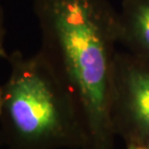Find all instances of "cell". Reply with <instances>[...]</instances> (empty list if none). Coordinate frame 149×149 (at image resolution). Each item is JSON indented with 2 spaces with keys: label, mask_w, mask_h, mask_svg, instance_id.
<instances>
[{
  "label": "cell",
  "mask_w": 149,
  "mask_h": 149,
  "mask_svg": "<svg viewBox=\"0 0 149 149\" xmlns=\"http://www.w3.org/2000/svg\"><path fill=\"white\" fill-rule=\"evenodd\" d=\"M125 145H126V149H149V145H146V144L128 143Z\"/></svg>",
  "instance_id": "cell-5"
},
{
  "label": "cell",
  "mask_w": 149,
  "mask_h": 149,
  "mask_svg": "<svg viewBox=\"0 0 149 149\" xmlns=\"http://www.w3.org/2000/svg\"><path fill=\"white\" fill-rule=\"evenodd\" d=\"M5 56V50L4 46H3V42H2V36H1V30H0V57Z\"/></svg>",
  "instance_id": "cell-6"
},
{
  "label": "cell",
  "mask_w": 149,
  "mask_h": 149,
  "mask_svg": "<svg viewBox=\"0 0 149 149\" xmlns=\"http://www.w3.org/2000/svg\"><path fill=\"white\" fill-rule=\"evenodd\" d=\"M0 146L82 149L86 133L77 103L42 55L17 60L2 90Z\"/></svg>",
  "instance_id": "cell-2"
},
{
  "label": "cell",
  "mask_w": 149,
  "mask_h": 149,
  "mask_svg": "<svg viewBox=\"0 0 149 149\" xmlns=\"http://www.w3.org/2000/svg\"><path fill=\"white\" fill-rule=\"evenodd\" d=\"M45 52L80 110L82 149H115L111 104L119 43L118 12L109 0H36Z\"/></svg>",
  "instance_id": "cell-1"
},
{
  "label": "cell",
  "mask_w": 149,
  "mask_h": 149,
  "mask_svg": "<svg viewBox=\"0 0 149 149\" xmlns=\"http://www.w3.org/2000/svg\"><path fill=\"white\" fill-rule=\"evenodd\" d=\"M118 32L127 51L149 59V0H121Z\"/></svg>",
  "instance_id": "cell-4"
},
{
  "label": "cell",
  "mask_w": 149,
  "mask_h": 149,
  "mask_svg": "<svg viewBox=\"0 0 149 149\" xmlns=\"http://www.w3.org/2000/svg\"><path fill=\"white\" fill-rule=\"evenodd\" d=\"M111 117L116 136L125 144L149 145V59L116 52Z\"/></svg>",
  "instance_id": "cell-3"
},
{
  "label": "cell",
  "mask_w": 149,
  "mask_h": 149,
  "mask_svg": "<svg viewBox=\"0 0 149 149\" xmlns=\"http://www.w3.org/2000/svg\"><path fill=\"white\" fill-rule=\"evenodd\" d=\"M2 111V90H0V115Z\"/></svg>",
  "instance_id": "cell-7"
}]
</instances>
